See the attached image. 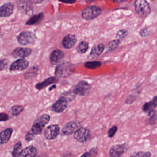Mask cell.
<instances>
[{"mask_svg":"<svg viewBox=\"0 0 157 157\" xmlns=\"http://www.w3.org/2000/svg\"><path fill=\"white\" fill-rule=\"evenodd\" d=\"M134 5L135 12L142 18H146L151 13V6L147 1L145 0H136L135 1Z\"/></svg>","mask_w":157,"mask_h":157,"instance_id":"obj_1","label":"cell"},{"mask_svg":"<svg viewBox=\"0 0 157 157\" xmlns=\"http://www.w3.org/2000/svg\"><path fill=\"white\" fill-rule=\"evenodd\" d=\"M75 71V66L70 62H64L58 65L55 69L56 77L65 78L72 74Z\"/></svg>","mask_w":157,"mask_h":157,"instance_id":"obj_2","label":"cell"},{"mask_svg":"<svg viewBox=\"0 0 157 157\" xmlns=\"http://www.w3.org/2000/svg\"><path fill=\"white\" fill-rule=\"evenodd\" d=\"M50 117L48 114H44L39 116L34 122L31 131L35 135L41 133L43 128L48 123Z\"/></svg>","mask_w":157,"mask_h":157,"instance_id":"obj_3","label":"cell"},{"mask_svg":"<svg viewBox=\"0 0 157 157\" xmlns=\"http://www.w3.org/2000/svg\"><path fill=\"white\" fill-rule=\"evenodd\" d=\"M101 8L97 6L92 5L86 7L82 11V17L87 20H92L101 14Z\"/></svg>","mask_w":157,"mask_h":157,"instance_id":"obj_4","label":"cell"},{"mask_svg":"<svg viewBox=\"0 0 157 157\" xmlns=\"http://www.w3.org/2000/svg\"><path fill=\"white\" fill-rule=\"evenodd\" d=\"M36 38V35L29 31H23L17 37V42L23 46L34 44Z\"/></svg>","mask_w":157,"mask_h":157,"instance_id":"obj_5","label":"cell"},{"mask_svg":"<svg viewBox=\"0 0 157 157\" xmlns=\"http://www.w3.org/2000/svg\"><path fill=\"white\" fill-rule=\"evenodd\" d=\"M91 137V132L89 129L80 127L74 133V138L79 143L88 142Z\"/></svg>","mask_w":157,"mask_h":157,"instance_id":"obj_6","label":"cell"},{"mask_svg":"<svg viewBox=\"0 0 157 157\" xmlns=\"http://www.w3.org/2000/svg\"><path fill=\"white\" fill-rule=\"evenodd\" d=\"M91 88V86L87 82L81 81L75 86L73 90L74 93L76 95L85 96L89 93Z\"/></svg>","mask_w":157,"mask_h":157,"instance_id":"obj_7","label":"cell"},{"mask_svg":"<svg viewBox=\"0 0 157 157\" xmlns=\"http://www.w3.org/2000/svg\"><path fill=\"white\" fill-rule=\"evenodd\" d=\"M60 127L57 124L48 126L44 131V136L47 140H52L55 139L59 135Z\"/></svg>","mask_w":157,"mask_h":157,"instance_id":"obj_8","label":"cell"},{"mask_svg":"<svg viewBox=\"0 0 157 157\" xmlns=\"http://www.w3.org/2000/svg\"><path fill=\"white\" fill-rule=\"evenodd\" d=\"M29 65V63L28 61L25 59H19L13 62L10 65L9 70L10 72L23 71L28 67Z\"/></svg>","mask_w":157,"mask_h":157,"instance_id":"obj_9","label":"cell"},{"mask_svg":"<svg viewBox=\"0 0 157 157\" xmlns=\"http://www.w3.org/2000/svg\"><path fill=\"white\" fill-rule=\"evenodd\" d=\"M128 146L125 144L113 146L109 150L111 157H121L128 150Z\"/></svg>","mask_w":157,"mask_h":157,"instance_id":"obj_10","label":"cell"},{"mask_svg":"<svg viewBox=\"0 0 157 157\" xmlns=\"http://www.w3.org/2000/svg\"><path fill=\"white\" fill-rule=\"evenodd\" d=\"M80 127V124L79 122H69L63 126L62 129L63 134L64 135H71L74 134Z\"/></svg>","mask_w":157,"mask_h":157,"instance_id":"obj_11","label":"cell"},{"mask_svg":"<svg viewBox=\"0 0 157 157\" xmlns=\"http://www.w3.org/2000/svg\"><path fill=\"white\" fill-rule=\"evenodd\" d=\"M14 6L12 2L5 3L0 6V17H8L13 13Z\"/></svg>","mask_w":157,"mask_h":157,"instance_id":"obj_12","label":"cell"},{"mask_svg":"<svg viewBox=\"0 0 157 157\" xmlns=\"http://www.w3.org/2000/svg\"><path fill=\"white\" fill-rule=\"evenodd\" d=\"M68 106V100L63 97L60 98L52 107V109L56 113H60L65 110Z\"/></svg>","mask_w":157,"mask_h":157,"instance_id":"obj_13","label":"cell"},{"mask_svg":"<svg viewBox=\"0 0 157 157\" xmlns=\"http://www.w3.org/2000/svg\"><path fill=\"white\" fill-rule=\"evenodd\" d=\"M32 53V50L29 48L18 47L15 49L12 53V56L14 58L24 59L30 55Z\"/></svg>","mask_w":157,"mask_h":157,"instance_id":"obj_14","label":"cell"},{"mask_svg":"<svg viewBox=\"0 0 157 157\" xmlns=\"http://www.w3.org/2000/svg\"><path fill=\"white\" fill-rule=\"evenodd\" d=\"M17 8L20 11L25 14H30L33 11L32 1H20L17 2Z\"/></svg>","mask_w":157,"mask_h":157,"instance_id":"obj_15","label":"cell"},{"mask_svg":"<svg viewBox=\"0 0 157 157\" xmlns=\"http://www.w3.org/2000/svg\"><path fill=\"white\" fill-rule=\"evenodd\" d=\"M77 42V38L75 35L68 34L66 35L62 41V45L66 49H72Z\"/></svg>","mask_w":157,"mask_h":157,"instance_id":"obj_16","label":"cell"},{"mask_svg":"<svg viewBox=\"0 0 157 157\" xmlns=\"http://www.w3.org/2000/svg\"><path fill=\"white\" fill-rule=\"evenodd\" d=\"M64 57V53L60 49L53 51L50 56V61L53 65H57L60 63Z\"/></svg>","mask_w":157,"mask_h":157,"instance_id":"obj_17","label":"cell"},{"mask_svg":"<svg viewBox=\"0 0 157 157\" xmlns=\"http://www.w3.org/2000/svg\"><path fill=\"white\" fill-rule=\"evenodd\" d=\"M59 81V79L58 77H51L47 78L43 82L37 84L36 85V88L38 90H41V89L45 88V87H47L49 85L58 83Z\"/></svg>","mask_w":157,"mask_h":157,"instance_id":"obj_18","label":"cell"},{"mask_svg":"<svg viewBox=\"0 0 157 157\" xmlns=\"http://www.w3.org/2000/svg\"><path fill=\"white\" fill-rule=\"evenodd\" d=\"M13 132L12 128H8L0 133V145L4 144L9 142Z\"/></svg>","mask_w":157,"mask_h":157,"instance_id":"obj_19","label":"cell"},{"mask_svg":"<svg viewBox=\"0 0 157 157\" xmlns=\"http://www.w3.org/2000/svg\"><path fill=\"white\" fill-rule=\"evenodd\" d=\"M104 48L105 47L103 44L95 45L91 49L90 53L89 55V58L90 59H94L98 57L103 53Z\"/></svg>","mask_w":157,"mask_h":157,"instance_id":"obj_20","label":"cell"},{"mask_svg":"<svg viewBox=\"0 0 157 157\" xmlns=\"http://www.w3.org/2000/svg\"><path fill=\"white\" fill-rule=\"evenodd\" d=\"M37 154L36 148L33 146H30L23 149L19 157H36Z\"/></svg>","mask_w":157,"mask_h":157,"instance_id":"obj_21","label":"cell"},{"mask_svg":"<svg viewBox=\"0 0 157 157\" xmlns=\"http://www.w3.org/2000/svg\"><path fill=\"white\" fill-rule=\"evenodd\" d=\"M157 106V96L154 97L151 101L146 102L143 106L142 110L144 112H149L154 110Z\"/></svg>","mask_w":157,"mask_h":157,"instance_id":"obj_22","label":"cell"},{"mask_svg":"<svg viewBox=\"0 0 157 157\" xmlns=\"http://www.w3.org/2000/svg\"><path fill=\"white\" fill-rule=\"evenodd\" d=\"M44 18V14L43 13H39L37 14L34 15L28 19L26 23V25L28 26L37 25L40 23Z\"/></svg>","mask_w":157,"mask_h":157,"instance_id":"obj_23","label":"cell"},{"mask_svg":"<svg viewBox=\"0 0 157 157\" xmlns=\"http://www.w3.org/2000/svg\"><path fill=\"white\" fill-rule=\"evenodd\" d=\"M157 120V112L154 110L148 112V115L146 119V124L147 125H154L156 123Z\"/></svg>","mask_w":157,"mask_h":157,"instance_id":"obj_24","label":"cell"},{"mask_svg":"<svg viewBox=\"0 0 157 157\" xmlns=\"http://www.w3.org/2000/svg\"><path fill=\"white\" fill-rule=\"evenodd\" d=\"M23 149L21 142H18L14 146L13 150L12 152L13 157H19Z\"/></svg>","mask_w":157,"mask_h":157,"instance_id":"obj_25","label":"cell"},{"mask_svg":"<svg viewBox=\"0 0 157 157\" xmlns=\"http://www.w3.org/2000/svg\"><path fill=\"white\" fill-rule=\"evenodd\" d=\"M89 44L86 41H82L77 45L76 50L80 53H84L88 50Z\"/></svg>","mask_w":157,"mask_h":157,"instance_id":"obj_26","label":"cell"},{"mask_svg":"<svg viewBox=\"0 0 157 157\" xmlns=\"http://www.w3.org/2000/svg\"><path fill=\"white\" fill-rule=\"evenodd\" d=\"M24 109V108L23 106H20V105H15L10 108L9 112L13 116H16L20 114L23 111Z\"/></svg>","mask_w":157,"mask_h":157,"instance_id":"obj_27","label":"cell"},{"mask_svg":"<svg viewBox=\"0 0 157 157\" xmlns=\"http://www.w3.org/2000/svg\"><path fill=\"white\" fill-rule=\"evenodd\" d=\"M121 43V41L117 39L109 41L107 45L108 51L110 52L113 51L117 49Z\"/></svg>","mask_w":157,"mask_h":157,"instance_id":"obj_28","label":"cell"},{"mask_svg":"<svg viewBox=\"0 0 157 157\" xmlns=\"http://www.w3.org/2000/svg\"><path fill=\"white\" fill-rule=\"evenodd\" d=\"M101 65V62L98 61L87 62L85 64V67L89 69H96L100 67Z\"/></svg>","mask_w":157,"mask_h":157,"instance_id":"obj_29","label":"cell"},{"mask_svg":"<svg viewBox=\"0 0 157 157\" xmlns=\"http://www.w3.org/2000/svg\"><path fill=\"white\" fill-rule=\"evenodd\" d=\"M128 35V31L126 29H121L117 32L116 35V39L121 41L124 39Z\"/></svg>","mask_w":157,"mask_h":157,"instance_id":"obj_30","label":"cell"},{"mask_svg":"<svg viewBox=\"0 0 157 157\" xmlns=\"http://www.w3.org/2000/svg\"><path fill=\"white\" fill-rule=\"evenodd\" d=\"M152 154L149 152H135L132 154L130 157H151Z\"/></svg>","mask_w":157,"mask_h":157,"instance_id":"obj_31","label":"cell"},{"mask_svg":"<svg viewBox=\"0 0 157 157\" xmlns=\"http://www.w3.org/2000/svg\"><path fill=\"white\" fill-rule=\"evenodd\" d=\"M38 69L37 67H33L30 68L28 72L26 73L25 77L26 78H31V77L35 76L37 73Z\"/></svg>","mask_w":157,"mask_h":157,"instance_id":"obj_32","label":"cell"},{"mask_svg":"<svg viewBox=\"0 0 157 157\" xmlns=\"http://www.w3.org/2000/svg\"><path fill=\"white\" fill-rule=\"evenodd\" d=\"M98 150L97 148H93L90 151L84 153L80 157H96L98 154Z\"/></svg>","mask_w":157,"mask_h":157,"instance_id":"obj_33","label":"cell"},{"mask_svg":"<svg viewBox=\"0 0 157 157\" xmlns=\"http://www.w3.org/2000/svg\"><path fill=\"white\" fill-rule=\"evenodd\" d=\"M149 32L147 28H144L139 31V35L141 37H146L149 35Z\"/></svg>","mask_w":157,"mask_h":157,"instance_id":"obj_34","label":"cell"},{"mask_svg":"<svg viewBox=\"0 0 157 157\" xmlns=\"http://www.w3.org/2000/svg\"><path fill=\"white\" fill-rule=\"evenodd\" d=\"M118 130V127L116 126H113L108 131V136L110 138L113 137L116 134Z\"/></svg>","mask_w":157,"mask_h":157,"instance_id":"obj_35","label":"cell"},{"mask_svg":"<svg viewBox=\"0 0 157 157\" xmlns=\"http://www.w3.org/2000/svg\"><path fill=\"white\" fill-rule=\"evenodd\" d=\"M8 61L6 59H0V71H3L7 67Z\"/></svg>","mask_w":157,"mask_h":157,"instance_id":"obj_36","label":"cell"},{"mask_svg":"<svg viewBox=\"0 0 157 157\" xmlns=\"http://www.w3.org/2000/svg\"><path fill=\"white\" fill-rule=\"evenodd\" d=\"M35 136H36V135L34 134L30 130V131L28 132L26 134L25 136V138L26 141H27V142H30V141H32L35 139Z\"/></svg>","mask_w":157,"mask_h":157,"instance_id":"obj_37","label":"cell"},{"mask_svg":"<svg viewBox=\"0 0 157 157\" xmlns=\"http://www.w3.org/2000/svg\"><path fill=\"white\" fill-rule=\"evenodd\" d=\"M136 100V97L134 95H130L125 100V103L127 104H131L133 103Z\"/></svg>","mask_w":157,"mask_h":157,"instance_id":"obj_38","label":"cell"},{"mask_svg":"<svg viewBox=\"0 0 157 157\" xmlns=\"http://www.w3.org/2000/svg\"><path fill=\"white\" fill-rule=\"evenodd\" d=\"M9 119L8 115L5 113H0V122H1L6 121Z\"/></svg>","mask_w":157,"mask_h":157,"instance_id":"obj_39","label":"cell"},{"mask_svg":"<svg viewBox=\"0 0 157 157\" xmlns=\"http://www.w3.org/2000/svg\"><path fill=\"white\" fill-rule=\"evenodd\" d=\"M56 86L54 85H53V86L51 87L50 88L49 90H52V89H54V88H56Z\"/></svg>","mask_w":157,"mask_h":157,"instance_id":"obj_40","label":"cell"},{"mask_svg":"<svg viewBox=\"0 0 157 157\" xmlns=\"http://www.w3.org/2000/svg\"><path fill=\"white\" fill-rule=\"evenodd\" d=\"M63 2L65 3L72 4V3H74L75 2V1H73V2Z\"/></svg>","mask_w":157,"mask_h":157,"instance_id":"obj_41","label":"cell"},{"mask_svg":"<svg viewBox=\"0 0 157 157\" xmlns=\"http://www.w3.org/2000/svg\"><path fill=\"white\" fill-rule=\"evenodd\" d=\"M124 1H114V2H124Z\"/></svg>","mask_w":157,"mask_h":157,"instance_id":"obj_42","label":"cell"}]
</instances>
